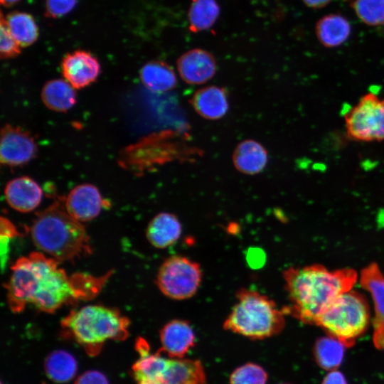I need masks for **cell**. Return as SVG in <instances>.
I'll return each mask as SVG.
<instances>
[{"instance_id": "d6a6232c", "label": "cell", "mask_w": 384, "mask_h": 384, "mask_svg": "<svg viewBox=\"0 0 384 384\" xmlns=\"http://www.w3.org/2000/svg\"><path fill=\"white\" fill-rule=\"evenodd\" d=\"M308 7L311 9H321L327 6L332 0H302Z\"/></svg>"}, {"instance_id": "ac0fdd59", "label": "cell", "mask_w": 384, "mask_h": 384, "mask_svg": "<svg viewBox=\"0 0 384 384\" xmlns=\"http://www.w3.org/2000/svg\"><path fill=\"white\" fill-rule=\"evenodd\" d=\"M181 234V224L177 217L169 213H160L148 224L146 238L155 247L165 248L174 244Z\"/></svg>"}, {"instance_id": "4dcf8cb0", "label": "cell", "mask_w": 384, "mask_h": 384, "mask_svg": "<svg viewBox=\"0 0 384 384\" xmlns=\"http://www.w3.org/2000/svg\"><path fill=\"white\" fill-rule=\"evenodd\" d=\"M75 384H109V382L100 371L88 370L78 377Z\"/></svg>"}, {"instance_id": "9c48e42d", "label": "cell", "mask_w": 384, "mask_h": 384, "mask_svg": "<svg viewBox=\"0 0 384 384\" xmlns=\"http://www.w3.org/2000/svg\"><path fill=\"white\" fill-rule=\"evenodd\" d=\"M37 153L33 136L19 127L5 124L1 131L0 161L6 166H17L32 160Z\"/></svg>"}, {"instance_id": "836d02e7", "label": "cell", "mask_w": 384, "mask_h": 384, "mask_svg": "<svg viewBox=\"0 0 384 384\" xmlns=\"http://www.w3.org/2000/svg\"><path fill=\"white\" fill-rule=\"evenodd\" d=\"M20 0H1V4L4 6H11Z\"/></svg>"}, {"instance_id": "7402d4cb", "label": "cell", "mask_w": 384, "mask_h": 384, "mask_svg": "<svg viewBox=\"0 0 384 384\" xmlns=\"http://www.w3.org/2000/svg\"><path fill=\"white\" fill-rule=\"evenodd\" d=\"M45 106L55 112H66L76 102L75 88L65 79H54L46 82L41 93Z\"/></svg>"}, {"instance_id": "30bf717a", "label": "cell", "mask_w": 384, "mask_h": 384, "mask_svg": "<svg viewBox=\"0 0 384 384\" xmlns=\"http://www.w3.org/2000/svg\"><path fill=\"white\" fill-rule=\"evenodd\" d=\"M361 287L371 294L375 315L373 319V341L375 346L384 351V274L378 265L370 263L360 273Z\"/></svg>"}, {"instance_id": "9a60e30c", "label": "cell", "mask_w": 384, "mask_h": 384, "mask_svg": "<svg viewBox=\"0 0 384 384\" xmlns=\"http://www.w3.org/2000/svg\"><path fill=\"white\" fill-rule=\"evenodd\" d=\"M7 203L13 209L28 213L36 209L43 197L38 183L28 176H20L9 181L4 189Z\"/></svg>"}, {"instance_id": "f1b7e54d", "label": "cell", "mask_w": 384, "mask_h": 384, "mask_svg": "<svg viewBox=\"0 0 384 384\" xmlns=\"http://www.w3.org/2000/svg\"><path fill=\"white\" fill-rule=\"evenodd\" d=\"M0 55L2 59H9L18 56L21 47L11 36L3 14L0 20Z\"/></svg>"}, {"instance_id": "3957f363", "label": "cell", "mask_w": 384, "mask_h": 384, "mask_svg": "<svg viewBox=\"0 0 384 384\" xmlns=\"http://www.w3.org/2000/svg\"><path fill=\"white\" fill-rule=\"evenodd\" d=\"M36 247L57 261H73L91 252L89 237L82 223L70 216L63 203L41 211L31 227Z\"/></svg>"}, {"instance_id": "ba28073f", "label": "cell", "mask_w": 384, "mask_h": 384, "mask_svg": "<svg viewBox=\"0 0 384 384\" xmlns=\"http://www.w3.org/2000/svg\"><path fill=\"white\" fill-rule=\"evenodd\" d=\"M201 280L202 271L197 262L186 257L175 255L161 264L156 282L165 296L183 300L196 293Z\"/></svg>"}, {"instance_id": "ffe728a7", "label": "cell", "mask_w": 384, "mask_h": 384, "mask_svg": "<svg viewBox=\"0 0 384 384\" xmlns=\"http://www.w3.org/2000/svg\"><path fill=\"white\" fill-rule=\"evenodd\" d=\"M142 84L150 91L165 92L174 89L177 78L174 69L166 62L151 60L144 64L140 70Z\"/></svg>"}, {"instance_id": "484cf974", "label": "cell", "mask_w": 384, "mask_h": 384, "mask_svg": "<svg viewBox=\"0 0 384 384\" xmlns=\"http://www.w3.org/2000/svg\"><path fill=\"white\" fill-rule=\"evenodd\" d=\"M45 371L51 380L65 383L76 374L77 362L70 353L63 350L55 351L46 358Z\"/></svg>"}, {"instance_id": "5b68a950", "label": "cell", "mask_w": 384, "mask_h": 384, "mask_svg": "<svg viewBox=\"0 0 384 384\" xmlns=\"http://www.w3.org/2000/svg\"><path fill=\"white\" fill-rule=\"evenodd\" d=\"M285 313L267 296L248 289L236 294V302L223 323L225 330L261 340L279 334L285 324Z\"/></svg>"}, {"instance_id": "44dd1931", "label": "cell", "mask_w": 384, "mask_h": 384, "mask_svg": "<svg viewBox=\"0 0 384 384\" xmlns=\"http://www.w3.org/2000/svg\"><path fill=\"white\" fill-rule=\"evenodd\" d=\"M166 384H206V374L198 360L169 358L165 371Z\"/></svg>"}, {"instance_id": "cb8c5ba5", "label": "cell", "mask_w": 384, "mask_h": 384, "mask_svg": "<svg viewBox=\"0 0 384 384\" xmlns=\"http://www.w3.org/2000/svg\"><path fill=\"white\" fill-rule=\"evenodd\" d=\"M5 18L11 36L21 48L30 46L37 41L39 31L32 15L16 11Z\"/></svg>"}, {"instance_id": "d4e9b609", "label": "cell", "mask_w": 384, "mask_h": 384, "mask_svg": "<svg viewBox=\"0 0 384 384\" xmlns=\"http://www.w3.org/2000/svg\"><path fill=\"white\" fill-rule=\"evenodd\" d=\"M345 348L341 341L328 335L316 340L313 354L318 366L330 371L336 370L342 363Z\"/></svg>"}, {"instance_id": "8992f818", "label": "cell", "mask_w": 384, "mask_h": 384, "mask_svg": "<svg viewBox=\"0 0 384 384\" xmlns=\"http://www.w3.org/2000/svg\"><path fill=\"white\" fill-rule=\"evenodd\" d=\"M370 308L366 297L349 290L337 297L322 312L316 324L330 336L352 346L357 338L367 329Z\"/></svg>"}, {"instance_id": "4316f807", "label": "cell", "mask_w": 384, "mask_h": 384, "mask_svg": "<svg viewBox=\"0 0 384 384\" xmlns=\"http://www.w3.org/2000/svg\"><path fill=\"white\" fill-rule=\"evenodd\" d=\"M351 6L357 17L366 25H384V0H353Z\"/></svg>"}, {"instance_id": "7c38bea8", "label": "cell", "mask_w": 384, "mask_h": 384, "mask_svg": "<svg viewBox=\"0 0 384 384\" xmlns=\"http://www.w3.org/2000/svg\"><path fill=\"white\" fill-rule=\"evenodd\" d=\"M177 70L181 79L191 85L208 82L215 74L217 63L215 56L202 48H193L179 56Z\"/></svg>"}, {"instance_id": "277c9868", "label": "cell", "mask_w": 384, "mask_h": 384, "mask_svg": "<svg viewBox=\"0 0 384 384\" xmlns=\"http://www.w3.org/2000/svg\"><path fill=\"white\" fill-rule=\"evenodd\" d=\"M129 320L118 310L99 304L74 309L61 322L68 336L90 356L100 353L108 340H124L129 334Z\"/></svg>"}, {"instance_id": "4fadbf2b", "label": "cell", "mask_w": 384, "mask_h": 384, "mask_svg": "<svg viewBox=\"0 0 384 384\" xmlns=\"http://www.w3.org/2000/svg\"><path fill=\"white\" fill-rule=\"evenodd\" d=\"M103 206V199L98 188L90 183L75 186L64 200L66 211L80 223L96 218Z\"/></svg>"}, {"instance_id": "5bb4252c", "label": "cell", "mask_w": 384, "mask_h": 384, "mask_svg": "<svg viewBox=\"0 0 384 384\" xmlns=\"http://www.w3.org/2000/svg\"><path fill=\"white\" fill-rule=\"evenodd\" d=\"M161 348L171 358H183L195 344V334L188 321L174 319L160 330Z\"/></svg>"}, {"instance_id": "83f0119b", "label": "cell", "mask_w": 384, "mask_h": 384, "mask_svg": "<svg viewBox=\"0 0 384 384\" xmlns=\"http://www.w3.org/2000/svg\"><path fill=\"white\" fill-rule=\"evenodd\" d=\"M267 374L255 363H246L237 368L230 375V384H266Z\"/></svg>"}, {"instance_id": "e575fe53", "label": "cell", "mask_w": 384, "mask_h": 384, "mask_svg": "<svg viewBox=\"0 0 384 384\" xmlns=\"http://www.w3.org/2000/svg\"><path fill=\"white\" fill-rule=\"evenodd\" d=\"M278 384H290V383H278Z\"/></svg>"}, {"instance_id": "1f68e13d", "label": "cell", "mask_w": 384, "mask_h": 384, "mask_svg": "<svg viewBox=\"0 0 384 384\" xmlns=\"http://www.w3.org/2000/svg\"><path fill=\"white\" fill-rule=\"evenodd\" d=\"M321 384H348L342 373L337 370H330Z\"/></svg>"}, {"instance_id": "6da1fadb", "label": "cell", "mask_w": 384, "mask_h": 384, "mask_svg": "<svg viewBox=\"0 0 384 384\" xmlns=\"http://www.w3.org/2000/svg\"><path fill=\"white\" fill-rule=\"evenodd\" d=\"M107 277L75 274L69 276L58 261L35 252L17 260L6 285L11 310L19 313L27 304L52 313L78 299L92 298Z\"/></svg>"}, {"instance_id": "52a82bcc", "label": "cell", "mask_w": 384, "mask_h": 384, "mask_svg": "<svg viewBox=\"0 0 384 384\" xmlns=\"http://www.w3.org/2000/svg\"><path fill=\"white\" fill-rule=\"evenodd\" d=\"M347 137L357 142L384 140V98L368 92L344 114Z\"/></svg>"}, {"instance_id": "2e32d148", "label": "cell", "mask_w": 384, "mask_h": 384, "mask_svg": "<svg viewBox=\"0 0 384 384\" xmlns=\"http://www.w3.org/2000/svg\"><path fill=\"white\" fill-rule=\"evenodd\" d=\"M194 110L206 119H218L227 113L229 102L226 90L216 85L203 87L191 100Z\"/></svg>"}, {"instance_id": "e0dca14e", "label": "cell", "mask_w": 384, "mask_h": 384, "mask_svg": "<svg viewBox=\"0 0 384 384\" xmlns=\"http://www.w3.org/2000/svg\"><path fill=\"white\" fill-rule=\"evenodd\" d=\"M267 161L268 154L265 148L252 139H246L239 143L233 154V162L235 169L247 175L261 172Z\"/></svg>"}, {"instance_id": "603a6c76", "label": "cell", "mask_w": 384, "mask_h": 384, "mask_svg": "<svg viewBox=\"0 0 384 384\" xmlns=\"http://www.w3.org/2000/svg\"><path fill=\"white\" fill-rule=\"evenodd\" d=\"M220 12L216 0H191L187 16L188 29L193 33L209 29L216 22Z\"/></svg>"}, {"instance_id": "7a4b0ae2", "label": "cell", "mask_w": 384, "mask_h": 384, "mask_svg": "<svg viewBox=\"0 0 384 384\" xmlns=\"http://www.w3.org/2000/svg\"><path fill=\"white\" fill-rule=\"evenodd\" d=\"M289 305L284 312L306 324L316 322L328 306L351 290L358 279L351 268L329 270L321 265L289 267L283 273Z\"/></svg>"}, {"instance_id": "8fae6325", "label": "cell", "mask_w": 384, "mask_h": 384, "mask_svg": "<svg viewBox=\"0 0 384 384\" xmlns=\"http://www.w3.org/2000/svg\"><path fill=\"white\" fill-rule=\"evenodd\" d=\"M61 70L64 79L75 89H82L96 80L100 73V65L91 53L77 50L63 57Z\"/></svg>"}, {"instance_id": "f546056e", "label": "cell", "mask_w": 384, "mask_h": 384, "mask_svg": "<svg viewBox=\"0 0 384 384\" xmlns=\"http://www.w3.org/2000/svg\"><path fill=\"white\" fill-rule=\"evenodd\" d=\"M78 0H46L45 16L49 18L62 17L71 11Z\"/></svg>"}, {"instance_id": "d6986e66", "label": "cell", "mask_w": 384, "mask_h": 384, "mask_svg": "<svg viewBox=\"0 0 384 384\" xmlns=\"http://www.w3.org/2000/svg\"><path fill=\"white\" fill-rule=\"evenodd\" d=\"M315 33L318 41L326 48H336L344 43L351 33L348 20L341 14H329L316 23Z\"/></svg>"}]
</instances>
